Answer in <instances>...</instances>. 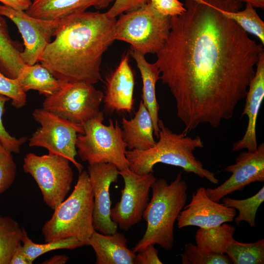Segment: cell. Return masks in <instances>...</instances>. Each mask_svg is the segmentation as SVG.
<instances>
[{
    "instance_id": "19",
    "label": "cell",
    "mask_w": 264,
    "mask_h": 264,
    "mask_svg": "<svg viewBox=\"0 0 264 264\" xmlns=\"http://www.w3.org/2000/svg\"><path fill=\"white\" fill-rule=\"evenodd\" d=\"M127 242L125 236L117 231L103 234L95 230L88 241L95 253L96 264H134L135 253Z\"/></svg>"
},
{
    "instance_id": "29",
    "label": "cell",
    "mask_w": 264,
    "mask_h": 264,
    "mask_svg": "<svg viewBox=\"0 0 264 264\" xmlns=\"http://www.w3.org/2000/svg\"><path fill=\"white\" fill-rule=\"evenodd\" d=\"M264 201V187L255 195L243 199H236L227 197L222 199L223 204L237 210L238 215L234 218L237 225L242 221L246 222L251 227H255L256 215L259 206Z\"/></svg>"
},
{
    "instance_id": "5",
    "label": "cell",
    "mask_w": 264,
    "mask_h": 264,
    "mask_svg": "<svg viewBox=\"0 0 264 264\" xmlns=\"http://www.w3.org/2000/svg\"><path fill=\"white\" fill-rule=\"evenodd\" d=\"M93 206L88 174L82 171L72 192L54 210L51 218L43 226L44 241L75 237L88 245V239L94 230Z\"/></svg>"
},
{
    "instance_id": "34",
    "label": "cell",
    "mask_w": 264,
    "mask_h": 264,
    "mask_svg": "<svg viewBox=\"0 0 264 264\" xmlns=\"http://www.w3.org/2000/svg\"><path fill=\"white\" fill-rule=\"evenodd\" d=\"M154 9L162 15L170 17L186 11L184 4L178 0H149Z\"/></svg>"
},
{
    "instance_id": "39",
    "label": "cell",
    "mask_w": 264,
    "mask_h": 264,
    "mask_svg": "<svg viewBox=\"0 0 264 264\" xmlns=\"http://www.w3.org/2000/svg\"><path fill=\"white\" fill-rule=\"evenodd\" d=\"M68 257L64 255H57L44 261V264H65L68 260Z\"/></svg>"
},
{
    "instance_id": "7",
    "label": "cell",
    "mask_w": 264,
    "mask_h": 264,
    "mask_svg": "<svg viewBox=\"0 0 264 264\" xmlns=\"http://www.w3.org/2000/svg\"><path fill=\"white\" fill-rule=\"evenodd\" d=\"M171 17L161 15L149 2L119 15L115 22V40L129 43L131 49L145 55L157 54L170 33Z\"/></svg>"
},
{
    "instance_id": "17",
    "label": "cell",
    "mask_w": 264,
    "mask_h": 264,
    "mask_svg": "<svg viewBox=\"0 0 264 264\" xmlns=\"http://www.w3.org/2000/svg\"><path fill=\"white\" fill-rule=\"evenodd\" d=\"M245 102L241 117L246 115L248 124L242 139L235 142L232 151L243 149L254 152L258 148L256 137V124L260 108L264 98V52H263L257 63L255 72L251 79L245 97Z\"/></svg>"
},
{
    "instance_id": "28",
    "label": "cell",
    "mask_w": 264,
    "mask_h": 264,
    "mask_svg": "<svg viewBox=\"0 0 264 264\" xmlns=\"http://www.w3.org/2000/svg\"><path fill=\"white\" fill-rule=\"evenodd\" d=\"M22 243L23 252L30 264H32L40 256L46 252L61 249H73L86 245L83 242L75 237L45 242V243H36L28 237L25 229Z\"/></svg>"
},
{
    "instance_id": "40",
    "label": "cell",
    "mask_w": 264,
    "mask_h": 264,
    "mask_svg": "<svg viewBox=\"0 0 264 264\" xmlns=\"http://www.w3.org/2000/svg\"><path fill=\"white\" fill-rule=\"evenodd\" d=\"M241 2H245L252 5L254 7L264 8V0H237Z\"/></svg>"
},
{
    "instance_id": "41",
    "label": "cell",
    "mask_w": 264,
    "mask_h": 264,
    "mask_svg": "<svg viewBox=\"0 0 264 264\" xmlns=\"http://www.w3.org/2000/svg\"><path fill=\"white\" fill-rule=\"evenodd\" d=\"M193 0L195 1H196L197 2H198V3H200L204 2L203 0Z\"/></svg>"
},
{
    "instance_id": "42",
    "label": "cell",
    "mask_w": 264,
    "mask_h": 264,
    "mask_svg": "<svg viewBox=\"0 0 264 264\" xmlns=\"http://www.w3.org/2000/svg\"><path fill=\"white\" fill-rule=\"evenodd\" d=\"M32 1L33 0H31Z\"/></svg>"
},
{
    "instance_id": "32",
    "label": "cell",
    "mask_w": 264,
    "mask_h": 264,
    "mask_svg": "<svg viewBox=\"0 0 264 264\" xmlns=\"http://www.w3.org/2000/svg\"><path fill=\"white\" fill-rule=\"evenodd\" d=\"M0 94L10 98L12 105L16 109H20L26 104V94L21 88L17 79L7 77L0 71Z\"/></svg>"
},
{
    "instance_id": "20",
    "label": "cell",
    "mask_w": 264,
    "mask_h": 264,
    "mask_svg": "<svg viewBox=\"0 0 264 264\" xmlns=\"http://www.w3.org/2000/svg\"><path fill=\"white\" fill-rule=\"evenodd\" d=\"M123 137L129 150H145L156 144L154 134V126L150 114L143 104L140 101L134 116L131 119H122Z\"/></svg>"
},
{
    "instance_id": "37",
    "label": "cell",
    "mask_w": 264,
    "mask_h": 264,
    "mask_svg": "<svg viewBox=\"0 0 264 264\" xmlns=\"http://www.w3.org/2000/svg\"><path fill=\"white\" fill-rule=\"evenodd\" d=\"M3 5L16 10L25 11L32 3L31 0H0Z\"/></svg>"
},
{
    "instance_id": "13",
    "label": "cell",
    "mask_w": 264,
    "mask_h": 264,
    "mask_svg": "<svg viewBox=\"0 0 264 264\" xmlns=\"http://www.w3.org/2000/svg\"><path fill=\"white\" fill-rule=\"evenodd\" d=\"M119 170L110 163L88 165V173L93 196V226L95 230L103 234L117 231V225L110 217L111 201L110 188L116 182Z\"/></svg>"
},
{
    "instance_id": "25",
    "label": "cell",
    "mask_w": 264,
    "mask_h": 264,
    "mask_svg": "<svg viewBox=\"0 0 264 264\" xmlns=\"http://www.w3.org/2000/svg\"><path fill=\"white\" fill-rule=\"evenodd\" d=\"M24 230L11 217L0 215V264H10L14 251L22 244Z\"/></svg>"
},
{
    "instance_id": "1",
    "label": "cell",
    "mask_w": 264,
    "mask_h": 264,
    "mask_svg": "<svg viewBox=\"0 0 264 264\" xmlns=\"http://www.w3.org/2000/svg\"><path fill=\"white\" fill-rule=\"evenodd\" d=\"M186 0V11L171 17L169 35L154 62L169 88L177 117L188 134L202 124L218 128L245 98L263 44L222 10L237 0Z\"/></svg>"
},
{
    "instance_id": "23",
    "label": "cell",
    "mask_w": 264,
    "mask_h": 264,
    "mask_svg": "<svg viewBox=\"0 0 264 264\" xmlns=\"http://www.w3.org/2000/svg\"><path fill=\"white\" fill-rule=\"evenodd\" d=\"M16 79L24 92L35 90L45 96L54 93L65 82L56 79L47 68L38 63L25 64Z\"/></svg>"
},
{
    "instance_id": "33",
    "label": "cell",
    "mask_w": 264,
    "mask_h": 264,
    "mask_svg": "<svg viewBox=\"0 0 264 264\" xmlns=\"http://www.w3.org/2000/svg\"><path fill=\"white\" fill-rule=\"evenodd\" d=\"M10 99L0 94V142L12 153H19L21 146L28 139L27 136L19 138L11 136L5 130L2 123V116L4 112L5 104Z\"/></svg>"
},
{
    "instance_id": "10",
    "label": "cell",
    "mask_w": 264,
    "mask_h": 264,
    "mask_svg": "<svg viewBox=\"0 0 264 264\" xmlns=\"http://www.w3.org/2000/svg\"><path fill=\"white\" fill-rule=\"evenodd\" d=\"M32 115L41 127L29 139V146L43 147L49 153L66 157L80 173L83 166L75 157L77 154V134L84 133L83 126L62 118L43 108L35 109Z\"/></svg>"
},
{
    "instance_id": "15",
    "label": "cell",
    "mask_w": 264,
    "mask_h": 264,
    "mask_svg": "<svg viewBox=\"0 0 264 264\" xmlns=\"http://www.w3.org/2000/svg\"><path fill=\"white\" fill-rule=\"evenodd\" d=\"M236 215L235 209L212 200L206 188L201 187L193 193L189 204L179 213L177 226L179 228L189 226L208 228L232 221Z\"/></svg>"
},
{
    "instance_id": "9",
    "label": "cell",
    "mask_w": 264,
    "mask_h": 264,
    "mask_svg": "<svg viewBox=\"0 0 264 264\" xmlns=\"http://www.w3.org/2000/svg\"><path fill=\"white\" fill-rule=\"evenodd\" d=\"M104 92L93 85L64 82L52 95L45 96L43 108L62 118L83 126L100 112Z\"/></svg>"
},
{
    "instance_id": "14",
    "label": "cell",
    "mask_w": 264,
    "mask_h": 264,
    "mask_svg": "<svg viewBox=\"0 0 264 264\" xmlns=\"http://www.w3.org/2000/svg\"><path fill=\"white\" fill-rule=\"evenodd\" d=\"M224 171L232 173L227 180L216 188L206 189L208 196L216 202L236 191H242L251 183L264 181V143L254 152H241L235 163Z\"/></svg>"
},
{
    "instance_id": "11",
    "label": "cell",
    "mask_w": 264,
    "mask_h": 264,
    "mask_svg": "<svg viewBox=\"0 0 264 264\" xmlns=\"http://www.w3.org/2000/svg\"><path fill=\"white\" fill-rule=\"evenodd\" d=\"M119 173L124 186L120 201L111 208L110 217L120 229L127 231L141 220L149 203L150 190L156 178L152 173L139 175L129 168Z\"/></svg>"
},
{
    "instance_id": "26",
    "label": "cell",
    "mask_w": 264,
    "mask_h": 264,
    "mask_svg": "<svg viewBox=\"0 0 264 264\" xmlns=\"http://www.w3.org/2000/svg\"><path fill=\"white\" fill-rule=\"evenodd\" d=\"M231 7L223 9V15L235 22L247 33L251 34L264 44V22L252 5L246 3L245 8Z\"/></svg>"
},
{
    "instance_id": "21",
    "label": "cell",
    "mask_w": 264,
    "mask_h": 264,
    "mask_svg": "<svg viewBox=\"0 0 264 264\" xmlns=\"http://www.w3.org/2000/svg\"><path fill=\"white\" fill-rule=\"evenodd\" d=\"M129 53L135 61L140 73L142 81V101L150 114L154 134L158 138L159 106L156 99L155 87L157 81L160 79V71L154 63H150L146 61L145 55L131 49Z\"/></svg>"
},
{
    "instance_id": "38",
    "label": "cell",
    "mask_w": 264,
    "mask_h": 264,
    "mask_svg": "<svg viewBox=\"0 0 264 264\" xmlns=\"http://www.w3.org/2000/svg\"><path fill=\"white\" fill-rule=\"evenodd\" d=\"M10 264H30L24 254L22 244L19 245L14 251Z\"/></svg>"
},
{
    "instance_id": "30",
    "label": "cell",
    "mask_w": 264,
    "mask_h": 264,
    "mask_svg": "<svg viewBox=\"0 0 264 264\" xmlns=\"http://www.w3.org/2000/svg\"><path fill=\"white\" fill-rule=\"evenodd\" d=\"M183 264H230L227 255L208 252L189 242L185 245L184 252L180 254Z\"/></svg>"
},
{
    "instance_id": "2",
    "label": "cell",
    "mask_w": 264,
    "mask_h": 264,
    "mask_svg": "<svg viewBox=\"0 0 264 264\" xmlns=\"http://www.w3.org/2000/svg\"><path fill=\"white\" fill-rule=\"evenodd\" d=\"M116 20L87 11L62 19L39 62L63 82L97 83L103 55L115 40Z\"/></svg>"
},
{
    "instance_id": "27",
    "label": "cell",
    "mask_w": 264,
    "mask_h": 264,
    "mask_svg": "<svg viewBox=\"0 0 264 264\" xmlns=\"http://www.w3.org/2000/svg\"><path fill=\"white\" fill-rule=\"evenodd\" d=\"M225 254L234 264H263L264 239L253 243H242L234 240Z\"/></svg>"
},
{
    "instance_id": "6",
    "label": "cell",
    "mask_w": 264,
    "mask_h": 264,
    "mask_svg": "<svg viewBox=\"0 0 264 264\" xmlns=\"http://www.w3.org/2000/svg\"><path fill=\"white\" fill-rule=\"evenodd\" d=\"M104 114L100 111L83 125V133H78L76 142L77 153L88 165L110 163L119 170L129 168L126 156L127 146L122 128L117 120L103 123Z\"/></svg>"
},
{
    "instance_id": "36",
    "label": "cell",
    "mask_w": 264,
    "mask_h": 264,
    "mask_svg": "<svg viewBox=\"0 0 264 264\" xmlns=\"http://www.w3.org/2000/svg\"><path fill=\"white\" fill-rule=\"evenodd\" d=\"M137 254H135L134 264H162L159 259L158 250L154 246V244H151L147 245Z\"/></svg>"
},
{
    "instance_id": "4",
    "label": "cell",
    "mask_w": 264,
    "mask_h": 264,
    "mask_svg": "<svg viewBox=\"0 0 264 264\" xmlns=\"http://www.w3.org/2000/svg\"><path fill=\"white\" fill-rule=\"evenodd\" d=\"M152 196L144 211L142 218L147 223L142 238L133 248L137 253L147 245L158 244L166 250L173 248L174 224L187 199V186L181 173L169 184L164 178L152 184Z\"/></svg>"
},
{
    "instance_id": "18",
    "label": "cell",
    "mask_w": 264,
    "mask_h": 264,
    "mask_svg": "<svg viewBox=\"0 0 264 264\" xmlns=\"http://www.w3.org/2000/svg\"><path fill=\"white\" fill-rule=\"evenodd\" d=\"M114 0H33L25 11L29 16L46 20H61L93 7L106 8Z\"/></svg>"
},
{
    "instance_id": "12",
    "label": "cell",
    "mask_w": 264,
    "mask_h": 264,
    "mask_svg": "<svg viewBox=\"0 0 264 264\" xmlns=\"http://www.w3.org/2000/svg\"><path fill=\"white\" fill-rule=\"evenodd\" d=\"M0 14L11 20L17 27L24 46L21 57L26 65H32L39 62L45 47L61 20H46L31 17L25 11L16 10L0 5Z\"/></svg>"
},
{
    "instance_id": "8",
    "label": "cell",
    "mask_w": 264,
    "mask_h": 264,
    "mask_svg": "<svg viewBox=\"0 0 264 264\" xmlns=\"http://www.w3.org/2000/svg\"><path fill=\"white\" fill-rule=\"evenodd\" d=\"M23 169L36 182L44 202L53 210L64 200L71 189L73 172L66 157L49 153H32L24 158Z\"/></svg>"
},
{
    "instance_id": "24",
    "label": "cell",
    "mask_w": 264,
    "mask_h": 264,
    "mask_svg": "<svg viewBox=\"0 0 264 264\" xmlns=\"http://www.w3.org/2000/svg\"><path fill=\"white\" fill-rule=\"evenodd\" d=\"M235 230L234 226L226 223L208 228H199L195 235L197 245L206 252L224 254L234 240Z\"/></svg>"
},
{
    "instance_id": "3",
    "label": "cell",
    "mask_w": 264,
    "mask_h": 264,
    "mask_svg": "<svg viewBox=\"0 0 264 264\" xmlns=\"http://www.w3.org/2000/svg\"><path fill=\"white\" fill-rule=\"evenodd\" d=\"M158 126V141L153 147L145 150L126 151L131 171L139 175L153 173L154 166L160 163L180 167L186 173L205 178L213 184L218 183L219 180L215 174L205 169L193 154L196 149L203 147L199 136L192 137L183 131L180 133L174 132L160 119Z\"/></svg>"
},
{
    "instance_id": "31",
    "label": "cell",
    "mask_w": 264,
    "mask_h": 264,
    "mask_svg": "<svg viewBox=\"0 0 264 264\" xmlns=\"http://www.w3.org/2000/svg\"><path fill=\"white\" fill-rule=\"evenodd\" d=\"M17 172V166L12 152L0 142V195L13 184Z\"/></svg>"
},
{
    "instance_id": "16",
    "label": "cell",
    "mask_w": 264,
    "mask_h": 264,
    "mask_svg": "<svg viewBox=\"0 0 264 264\" xmlns=\"http://www.w3.org/2000/svg\"><path fill=\"white\" fill-rule=\"evenodd\" d=\"M129 61L128 52L122 57L115 70L106 77L103 100L108 112L130 113L133 110L135 79Z\"/></svg>"
},
{
    "instance_id": "22",
    "label": "cell",
    "mask_w": 264,
    "mask_h": 264,
    "mask_svg": "<svg viewBox=\"0 0 264 264\" xmlns=\"http://www.w3.org/2000/svg\"><path fill=\"white\" fill-rule=\"evenodd\" d=\"M21 43L11 37L4 16L0 14V71L6 77L16 79L25 66Z\"/></svg>"
},
{
    "instance_id": "35",
    "label": "cell",
    "mask_w": 264,
    "mask_h": 264,
    "mask_svg": "<svg viewBox=\"0 0 264 264\" xmlns=\"http://www.w3.org/2000/svg\"><path fill=\"white\" fill-rule=\"evenodd\" d=\"M149 0H114L112 5L106 12L111 18L137 9L149 2Z\"/></svg>"
}]
</instances>
